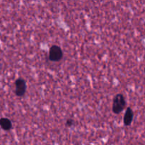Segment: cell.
<instances>
[{"label": "cell", "mask_w": 145, "mask_h": 145, "mask_svg": "<svg viewBox=\"0 0 145 145\" xmlns=\"http://www.w3.org/2000/svg\"><path fill=\"white\" fill-rule=\"evenodd\" d=\"M126 106V101L124 96L122 93H118L116 95L113 100L112 110L115 114H120L123 111Z\"/></svg>", "instance_id": "obj_1"}, {"label": "cell", "mask_w": 145, "mask_h": 145, "mask_svg": "<svg viewBox=\"0 0 145 145\" xmlns=\"http://www.w3.org/2000/svg\"><path fill=\"white\" fill-rule=\"evenodd\" d=\"M63 57V51L60 47L57 45H52L49 50L48 59L51 62H59Z\"/></svg>", "instance_id": "obj_2"}, {"label": "cell", "mask_w": 145, "mask_h": 145, "mask_svg": "<svg viewBox=\"0 0 145 145\" xmlns=\"http://www.w3.org/2000/svg\"><path fill=\"white\" fill-rule=\"evenodd\" d=\"M15 94L18 97L24 96L26 91V82L22 78H18L15 82Z\"/></svg>", "instance_id": "obj_3"}, {"label": "cell", "mask_w": 145, "mask_h": 145, "mask_svg": "<svg viewBox=\"0 0 145 145\" xmlns=\"http://www.w3.org/2000/svg\"><path fill=\"white\" fill-rule=\"evenodd\" d=\"M133 118H134V113L133 110L130 107L127 108L125 113L124 118H123V123L125 126H130L133 123Z\"/></svg>", "instance_id": "obj_4"}, {"label": "cell", "mask_w": 145, "mask_h": 145, "mask_svg": "<svg viewBox=\"0 0 145 145\" xmlns=\"http://www.w3.org/2000/svg\"><path fill=\"white\" fill-rule=\"evenodd\" d=\"M0 126L4 130H10L12 127V123L9 119L7 118H2L0 119Z\"/></svg>", "instance_id": "obj_5"}, {"label": "cell", "mask_w": 145, "mask_h": 145, "mask_svg": "<svg viewBox=\"0 0 145 145\" xmlns=\"http://www.w3.org/2000/svg\"><path fill=\"white\" fill-rule=\"evenodd\" d=\"M74 125V120L72 119H68L66 121V126L67 127H72V125Z\"/></svg>", "instance_id": "obj_6"}, {"label": "cell", "mask_w": 145, "mask_h": 145, "mask_svg": "<svg viewBox=\"0 0 145 145\" xmlns=\"http://www.w3.org/2000/svg\"><path fill=\"white\" fill-rule=\"evenodd\" d=\"M144 72H145V68H144Z\"/></svg>", "instance_id": "obj_7"}]
</instances>
